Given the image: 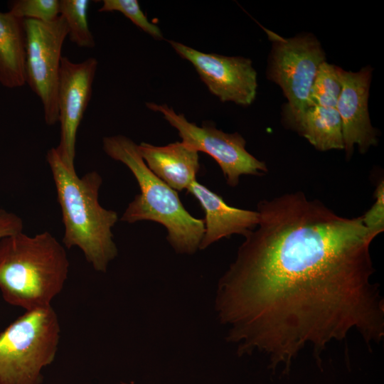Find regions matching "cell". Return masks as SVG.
<instances>
[{"mask_svg": "<svg viewBox=\"0 0 384 384\" xmlns=\"http://www.w3.org/2000/svg\"><path fill=\"white\" fill-rule=\"evenodd\" d=\"M257 210L215 303L238 356L262 353L269 368L288 373L304 350L319 358L353 332L380 343L384 302L361 216L339 215L301 191L263 200Z\"/></svg>", "mask_w": 384, "mask_h": 384, "instance_id": "obj_1", "label": "cell"}, {"mask_svg": "<svg viewBox=\"0 0 384 384\" xmlns=\"http://www.w3.org/2000/svg\"><path fill=\"white\" fill-rule=\"evenodd\" d=\"M46 160L62 213L63 245L68 249L78 247L96 271L105 272L118 254L112 233L118 215L99 202L101 176L92 171L79 177L63 164L54 147L47 151Z\"/></svg>", "mask_w": 384, "mask_h": 384, "instance_id": "obj_2", "label": "cell"}, {"mask_svg": "<svg viewBox=\"0 0 384 384\" xmlns=\"http://www.w3.org/2000/svg\"><path fill=\"white\" fill-rule=\"evenodd\" d=\"M65 246L48 231H23L0 240V292L11 305L31 311L51 306L69 272Z\"/></svg>", "mask_w": 384, "mask_h": 384, "instance_id": "obj_3", "label": "cell"}, {"mask_svg": "<svg viewBox=\"0 0 384 384\" xmlns=\"http://www.w3.org/2000/svg\"><path fill=\"white\" fill-rule=\"evenodd\" d=\"M102 147L107 156L130 170L140 189L120 220L129 223L151 220L161 224L167 230L168 242L177 253L192 255L199 249L205 232L203 220L191 215L177 191L148 168L138 144L126 136L117 134L104 137Z\"/></svg>", "mask_w": 384, "mask_h": 384, "instance_id": "obj_4", "label": "cell"}, {"mask_svg": "<svg viewBox=\"0 0 384 384\" xmlns=\"http://www.w3.org/2000/svg\"><path fill=\"white\" fill-rule=\"evenodd\" d=\"M60 328L52 306L26 311L0 334V384H41L55 359Z\"/></svg>", "mask_w": 384, "mask_h": 384, "instance_id": "obj_5", "label": "cell"}, {"mask_svg": "<svg viewBox=\"0 0 384 384\" xmlns=\"http://www.w3.org/2000/svg\"><path fill=\"white\" fill-rule=\"evenodd\" d=\"M263 28L272 45L267 77L282 88L288 100L284 119L296 117L310 107L311 89L320 65L326 61L325 53L311 34L284 38Z\"/></svg>", "mask_w": 384, "mask_h": 384, "instance_id": "obj_6", "label": "cell"}, {"mask_svg": "<svg viewBox=\"0 0 384 384\" xmlns=\"http://www.w3.org/2000/svg\"><path fill=\"white\" fill-rule=\"evenodd\" d=\"M146 105L163 114L176 129L183 143L210 156L219 165L228 186H238L242 175L260 176L267 171L265 162L246 150V142L239 133H225L210 124L197 126L166 105L147 102Z\"/></svg>", "mask_w": 384, "mask_h": 384, "instance_id": "obj_7", "label": "cell"}, {"mask_svg": "<svg viewBox=\"0 0 384 384\" xmlns=\"http://www.w3.org/2000/svg\"><path fill=\"white\" fill-rule=\"evenodd\" d=\"M26 38V84L39 97L46 124L58 121L57 92L62 58L68 37L66 23L60 15L53 22L23 19Z\"/></svg>", "mask_w": 384, "mask_h": 384, "instance_id": "obj_8", "label": "cell"}, {"mask_svg": "<svg viewBox=\"0 0 384 384\" xmlns=\"http://www.w3.org/2000/svg\"><path fill=\"white\" fill-rule=\"evenodd\" d=\"M98 62L90 57L74 63L62 56L57 92L60 141L55 150L63 164L75 171L76 137L92 96Z\"/></svg>", "mask_w": 384, "mask_h": 384, "instance_id": "obj_9", "label": "cell"}, {"mask_svg": "<svg viewBox=\"0 0 384 384\" xmlns=\"http://www.w3.org/2000/svg\"><path fill=\"white\" fill-rule=\"evenodd\" d=\"M174 50L195 68L209 91L222 102L248 106L257 93V73L249 58L206 53L169 41Z\"/></svg>", "mask_w": 384, "mask_h": 384, "instance_id": "obj_10", "label": "cell"}, {"mask_svg": "<svg viewBox=\"0 0 384 384\" xmlns=\"http://www.w3.org/2000/svg\"><path fill=\"white\" fill-rule=\"evenodd\" d=\"M371 75L370 66L355 73L341 70L342 89L336 109L341 121L347 157L351 156L355 145L364 153L377 144L375 130L368 110Z\"/></svg>", "mask_w": 384, "mask_h": 384, "instance_id": "obj_11", "label": "cell"}, {"mask_svg": "<svg viewBox=\"0 0 384 384\" xmlns=\"http://www.w3.org/2000/svg\"><path fill=\"white\" fill-rule=\"evenodd\" d=\"M188 192L199 202L205 213V232L199 249L204 250L212 243L233 234L245 235L259 222L257 210L230 206L217 193L194 181Z\"/></svg>", "mask_w": 384, "mask_h": 384, "instance_id": "obj_12", "label": "cell"}, {"mask_svg": "<svg viewBox=\"0 0 384 384\" xmlns=\"http://www.w3.org/2000/svg\"><path fill=\"white\" fill-rule=\"evenodd\" d=\"M148 168L176 191L188 190L200 170L198 152L182 142L165 146L138 145Z\"/></svg>", "mask_w": 384, "mask_h": 384, "instance_id": "obj_13", "label": "cell"}, {"mask_svg": "<svg viewBox=\"0 0 384 384\" xmlns=\"http://www.w3.org/2000/svg\"><path fill=\"white\" fill-rule=\"evenodd\" d=\"M26 38L23 19L0 11V83L9 89L26 84Z\"/></svg>", "mask_w": 384, "mask_h": 384, "instance_id": "obj_14", "label": "cell"}, {"mask_svg": "<svg viewBox=\"0 0 384 384\" xmlns=\"http://www.w3.org/2000/svg\"><path fill=\"white\" fill-rule=\"evenodd\" d=\"M285 120L319 151L344 149L341 121L335 107L311 106Z\"/></svg>", "mask_w": 384, "mask_h": 384, "instance_id": "obj_15", "label": "cell"}, {"mask_svg": "<svg viewBox=\"0 0 384 384\" xmlns=\"http://www.w3.org/2000/svg\"><path fill=\"white\" fill-rule=\"evenodd\" d=\"M90 4L89 0L59 1V14L66 23L69 40L79 48L89 49L95 46L87 20Z\"/></svg>", "mask_w": 384, "mask_h": 384, "instance_id": "obj_16", "label": "cell"}, {"mask_svg": "<svg viewBox=\"0 0 384 384\" xmlns=\"http://www.w3.org/2000/svg\"><path fill=\"white\" fill-rule=\"evenodd\" d=\"M341 70L326 61L320 65L310 92V107L336 108L342 89Z\"/></svg>", "mask_w": 384, "mask_h": 384, "instance_id": "obj_17", "label": "cell"}, {"mask_svg": "<svg viewBox=\"0 0 384 384\" xmlns=\"http://www.w3.org/2000/svg\"><path fill=\"white\" fill-rule=\"evenodd\" d=\"M98 11H119L154 38L164 39L159 27L149 21L137 0H103Z\"/></svg>", "mask_w": 384, "mask_h": 384, "instance_id": "obj_18", "label": "cell"}, {"mask_svg": "<svg viewBox=\"0 0 384 384\" xmlns=\"http://www.w3.org/2000/svg\"><path fill=\"white\" fill-rule=\"evenodd\" d=\"M22 19L53 22L60 16L59 0H15L9 2V11Z\"/></svg>", "mask_w": 384, "mask_h": 384, "instance_id": "obj_19", "label": "cell"}, {"mask_svg": "<svg viewBox=\"0 0 384 384\" xmlns=\"http://www.w3.org/2000/svg\"><path fill=\"white\" fill-rule=\"evenodd\" d=\"M368 233L375 238L384 230V181L378 185L375 191V202L361 216Z\"/></svg>", "mask_w": 384, "mask_h": 384, "instance_id": "obj_20", "label": "cell"}, {"mask_svg": "<svg viewBox=\"0 0 384 384\" xmlns=\"http://www.w3.org/2000/svg\"><path fill=\"white\" fill-rule=\"evenodd\" d=\"M22 230L23 221L17 215L0 209V240Z\"/></svg>", "mask_w": 384, "mask_h": 384, "instance_id": "obj_21", "label": "cell"}]
</instances>
